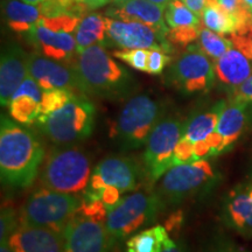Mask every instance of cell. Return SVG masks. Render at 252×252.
<instances>
[{"mask_svg":"<svg viewBox=\"0 0 252 252\" xmlns=\"http://www.w3.org/2000/svg\"><path fill=\"white\" fill-rule=\"evenodd\" d=\"M45 150L39 138L24 125L1 116L0 175L2 184L25 188L35 180Z\"/></svg>","mask_w":252,"mask_h":252,"instance_id":"6da1fadb","label":"cell"},{"mask_svg":"<svg viewBox=\"0 0 252 252\" xmlns=\"http://www.w3.org/2000/svg\"><path fill=\"white\" fill-rule=\"evenodd\" d=\"M83 94L119 100L137 90V82L127 69L116 61L104 46L96 45L82 50L74 62Z\"/></svg>","mask_w":252,"mask_h":252,"instance_id":"7a4b0ae2","label":"cell"},{"mask_svg":"<svg viewBox=\"0 0 252 252\" xmlns=\"http://www.w3.org/2000/svg\"><path fill=\"white\" fill-rule=\"evenodd\" d=\"M166 105L149 94L130 97L119 111L111 137L122 151H133L146 145L151 132L166 117Z\"/></svg>","mask_w":252,"mask_h":252,"instance_id":"3957f363","label":"cell"},{"mask_svg":"<svg viewBox=\"0 0 252 252\" xmlns=\"http://www.w3.org/2000/svg\"><path fill=\"white\" fill-rule=\"evenodd\" d=\"M96 108L84 96L75 94L55 111L42 115L35 124L58 146H69L89 138L94 127Z\"/></svg>","mask_w":252,"mask_h":252,"instance_id":"277c9868","label":"cell"},{"mask_svg":"<svg viewBox=\"0 0 252 252\" xmlns=\"http://www.w3.org/2000/svg\"><path fill=\"white\" fill-rule=\"evenodd\" d=\"M225 104L224 99L219 100L210 108L195 112L186 119L175 150L174 165L222 154V143L216 133V127Z\"/></svg>","mask_w":252,"mask_h":252,"instance_id":"5b68a950","label":"cell"},{"mask_svg":"<svg viewBox=\"0 0 252 252\" xmlns=\"http://www.w3.org/2000/svg\"><path fill=\"white\" fill-rule=\"evenodd\" d=\"M88 154L72 145L53 150L47 158L41 173V184L45 188L60 193H84L91 178Z\"/></svg>","mask_w":252,"mask_h":252,"instance_id":"8992f818","label":"cell"},{"mask_svg":"<svg viewBox=\"0 0 252 252\" xmlns=\"http://www.w3.org/2000/svg\"><path fill=\"white\" fill-rule=\"evenodd\" d=\"M163 208L165 204L156 191H135L122 197L109 210L105 219V228L112 247L144 226L153 224Z\"/></svg>","mask_w":252,"mask_h":252,"instance_id":"52a82bcc","label":"cell"},{"mask_svg":"<svg viewBox=\"0 0 252 252\" xmlns=\"http://www.w3.org/2000/svg\"><path fill=\"white\" fill-rule=\"evenodd\" d=\"M217 180L213 163L208 159L174 165L157 182L156 193L167 206H176L212 187Z\"/></svg>","mask_w":252,"mask_h":252,"instance_id":"ba28073f","label":"cell"},{"mask_svg":"<svg viewBox=\"0 0 252 252\" xmlns=\"http://www.w3.org/2000/svg\"><path fill=\"white\" fill-rule=\"evenodd\" d=\"M165 82L184 96L207 94L215 86V67L200 46L190 45L171 63Z\"/></svg>","mask_w":252,"mask_h":252,"instance_id":"9c48e42d","label":"cell"},{"mask_svg":"<svg viewBox=\"0 0 252 252\" xmlns=\"http://www.w3.org/2000/svg\"><path fill=\"white\" fill-rule=\"evenodd\" d=\"M82 204L76 194L42 189L31 195L21 209L20 223L43 226L63 234L72 216Z\"/></svg>","mask_w":252,"mask_h":252,"instance_id":"30bf717a","label":"cell"},{"mask_svg":"<svg viewBox=\"0 0 252 252\" xmlns=\"http://www.w3.org/2000/svg\"><path fill=\"white\" fill-rule=\"evenodd\" d=\"M184 123L180 118L166 116L151 132L145 145L143 162L147 179L157 184L174 166L175 150L180 141Z\"/></svg>","mask_w":252,"mask_h":252,"instance_id":"8fae6325","label":"cell"},{"mask_svg":"<svg viewBox=\"0 0 252 252\" xmlns=\"http://www.w3.org/2000/svg\"><path fill=\"white\" fill-rule=\"evenodd\" d=\"M109 46L121 49H159L171 54L172 45L162 31L135 21L106 17Z\"/></svg>","mask_w":252,"mask_h":252,"instance_id":"7c38bea8","label":"cell"},{"mask_svg":"<svg viewBox=\"0 0 252 252\" xmlns=\"http://www.w3.org/2000/svg\"><path fill=\"white\" fill-rule=\"evenodd\" d=\"M64 252H109L112 248L105 220L80 209L65 226Z\"/></svg>","mask_w":252,"mask_h":252,"instance_id":"4fadbf2b","label":"cell"},{"mask_svg":"<svg viewBox=\"0 0 252 252\" xmlns=\"http://www.w3.org/2000/svg\"><path fill=\"white\" fill-rule=\"evenodd\" d=\"M140 167L128 157H108L93 169L89 190L112 188L121 194L128 193L138 187Z\"/></svg>","mask_w":252,"mask_h":252,"instance_id":"5bb4252c","label":"cell"},{"mask_svg":"<svg viewBox=\"0 0 252 252\" xmlns=\"http://www.w3.org/2000/svg\"><path fill=\"white\" fill-rule=\"evenodd\" d=\"M28 74L42 90L67 89L81 93L80 78L74 65L46 58L34 52L28 56Z\"/></svg>","mask_w":252,"mask_h":252,"instance_id":"9a60e30c","label":"cell"},{"mask_svg":"<svg viewBox=\"0 0 252 252\" xmlns=\"http://www.w3.org/2000/svg\"><path fill=\"white\" fill-rule=\"evenodd\" d=\"M27 39L37 53L69 64L78 54L75 33L49 28L40 23L27 33Z\"/></svg>","mask_w":252,"mask_h":252,"instance_id":"2e32d148","label":"cell"},{"mask_svg":"<svg viewBox=\"0 0 252 252\" xmlns=\"http://www.w3.org/2000/svg\"><path fill=\"white\" fill-rule=\"evenodd\" d=\"M166 37L172 46L187 48L198 39L203 26L202 19L188 8L181 0H173L165 9Z\"/></svg>","mask_w":252,"mask_h":252,"instance_id":"e0dca14e","label":"cell"},{"mask_svg":"<svg viewBox=\"0 0 252 252\" xmlns=\"http://www.w3.org/2000/svg\"><path fill=\"white\" fill-rule=\"evenodd\" d=\"M7 241L13 252H64V235L43 226L20 223Z\"/></svg>","mask_w":252,"mask_h":252,"instance_id":"ac0fdd59","label":"cell"},{"mask_svg":"<svg viewBox=\"0 0 252 252\" xmlns=\"http://www.w3.org/2000/svg\"><path fill=\"white\" fill-rule=\"evenodd\" d=\"M28 56L17 43L6 46L0 60V103L8 106L13 94L28 75Z\"/></svg>","mask_w":252,"mask_h":252,"instance_id":"d6986e66","label":"cell"},{"mask_svg":"<svg viewBox=\"0 0 252 252\" xmlns=\"http://www.w3.org/2000/svg\"><path fill=\"white\" fill-rule=\"evenodd\" d=\"M224 223L238 234L252 236V181L232 189L222 207Z\"/></svg>","mask_w":252,"mask_h":252,"instance_id":"ffe728a7","label":"cell"},{"mask_svg":"<svg viewBox=\"0 0 252 252\" xmlns=\"http://www.w3.org/2000/svg\"><path fill=\"white\" fill-rule=\"evenodd\" d=\"M43 90L33 77L25 78L13 94L8 104L11 118L21 125H30L37 121L41 115Z\"/></svg>","mask_w":252,"mask_h":252,"instance_id":"44dd1931","label":"cell"},{"mask_svg":"<svg viewBox=\"0 0 252 252\" xmlns=\"http://www.w3.org/2000/svg\"><path fill=\"white\" fill-rule=\"evenodd\" d=\"M249 104L231 97L226 102L217 123L216 133L222 143V153L226 152L237 143L247 127Z\"/></svg>","mask_w":252,"mask_h":252,"instance_id":"7402d4cb","label":"cell"},{"mask_svg":"<svg viewBox=\"0 0 252 252\" xmlns=\"http://www.w3.org/2000/svg\"><path fill=\"white\" fill-rule=\"evenodd\" d=\"M214 67L216 81L231 94L252 75V61L236 47L216 60Z\"/></svg>","mask_w":252,"mask_h":252,"instance_id":"603a6c76","label":"cell"},{"mask_svg":"<svg viewBox=\"0 0 252 252\" xmlns=\"http://www.w3.org/2000/svg\"><path fill=\"white\" fill-rule=\"evenodd\" d=\"M161 6L149 0H130L122 6H113L105 12L106 17L123 21H135L167 33L165 12Z\"/></svg>","mask_w":252,"mask_h":252,"instance_id":"cb8c5ba5","label":"cell"},{"mask_svg":"<svg viewBox=\"0 0 252 252\" xmlns=\"http://www.w3.org/2000/svg\"><path fill=\"white\" fill-rule=\"evenodd\" d=\"M2 14L9 30L15 33H28L42 19L40 5H31L20 0H4Z\"/></svg>","mask_w":252,"mask_h":252,"instance_id":"d4e9b609","label":"cell"},{"mask_svg":"<svg viewBox=\"0 0 252 252\" xmlns=\"http://www.w3.org/2000/svg\"><path fill=\"white\" fill-rule=\"evenodd\" d=\"M78 53L91 46H109L106 18L99 13H88L81 18L75 31Z\"/></svg>","mask_w":252,"mask_h":252,"instance_id":"484cf974","label":"cell"},{"mask_svg":"<svg viewBox=\"0 0 252 252\" xmlns=\"http://www.w3.org/2000/svg\"><path fill=\"white\" fill-rule=\"evenodd\" d=\"M201 19H202L204 27L220 35H225V34L232 35L242 30V25L237 19L228 13L219 4L206 6Z\"/></svg>","mask_w":252,"mask_h":252,"instance_id":"4316f807","label":"cell"},{"mask_svg":"<svg viewBox=\"0 0 252 252\" xmlns=\"http://www.w3.org/2000/svg\"><path fill=\"white\" fill-rule=\"evenodd\" d=\"M167 234V229L161 225L144 229L127 239L126 250L127 252H161Z\"/></svg>","mask_w":252,"mask_h":252,"instance_id":"83f0119b","label":"cell"},{"mask_svg":"<svg viewBox=\"0 0 252 252\" xmlns=\"http://www.w3.org/2000/svg\"><path fill=\"white\" fill-rule=\"evenodd\" d=\"M197 41V45L200 46V48L214 61L222 58L226 52L234 48V43H232L231 39H226L225 36L208 30L207 27H204V25L201 28Z\"/></svg>","mask_w":252,"mask_h":252,"instance_id":"f1b7e54d","label":"cell"},{"mask_svg":"<svg viewBox=\"0 0 252 252\" xmlns=\"http://www.w3.org/2000/svg\"><path fill=\"white\" fill-rule=\"evenodd\" d=\"M74 96H75L74 91L67 90V89L43 90L40 116L48 115V113L60 109Z\"/></svg>","mask_w":252,"mask_h":252,"instance_id":"f546056e","label":"cell"},{"mask_svg":"<svg viewBox=\"0 0 252 252\" xmlns=\"http://www.w3.org/2000/svg\"><path fill=\"white\" fill-rule=\"evenodd\" d=\"M149 52L150 49H122L113 52V56L135 70L147 72Z\"/></svg>","mask_w":252,"mask_h":252,"instance_id":"4dcf8cb0","label":"cell"},{"mask_svg":"<svg viewBox=\"0 0 252 252\" xmlns=\"http://www.w3.org/2000/svg\"><path fill=\"white\" fill-rule=\"evenodd\" d=\"M171 62L172 59L168 53L159 49H150L149 62H147V74L161 75Z\"/></svg>","mask_w":252,"mask_h":252,"instance_id":"1f68e13d","label":"cell"},{"mask_svg":"<svg viewBox=\"0 0 252 252\" xmlns=\"http://www.w3.org/2000/svg\"><path fill=\"white\" fill-rule=\"evenodd\" d=\"M19 226L15 212L12 208H2L0 215V242L7 241Z\"/></svg>","mask_w":252,"mask_h":252,"instance_id":"d6a6232c","label":"cell"},{"mask_svg":"<svg viewBox=\"0 0 252 252\" xmlns=\"http://www.w3.org/2000/svg\"><path fill=\"white\" fill-rule=\"evenodd\" d=\"M234 47L243 52L252 61V26L241 33H235L231 35Z\"/></svg>","mask_w":252,"mask_h":252,"instance_id":"836d02e7","label":"cell"},{"mask_svg":"<svg viewBox=\"0 0 252 252\" xmlns=\"http://www.w3.org/2000/svg\"><path fill=\"white\" fill-rule=\"evenodd\" d=\"M231 97L244 100L249 105H252V75L231 94Z\"/></svg>","mask_w":252,"mask_h":252,"instance_id":"e575fe53","label":"cell"},{"mask_svg":"<svg viewBox=\"0 0 252 252\" xmlns=\"http://www.w3.org/2000/svg\"><path fill=\"white\" fill-rule=\"evenodd\" d=\"M59 1L64 7H67L71 14L78 15V17H81V14H83L86 12V8H88L83 0H59Z\"/></svg>","mask_w":252,"mask_h":252,"instance_id":"d590c367","label":"cell"},{"mask_svg":"<svg viewBox=\"0 0 252 252\" xmlns=\"http://www.w3.org/2000/svg\"><path fill=\"white\" fill-rule=\"evenodd\" d=\"M181 1L198 17H202L203 9L206 7V0H181Z\"/></svg>","mask_w":252,"mask_h":252,"instance_id":"8d00e7d4","label":"cell"},{"mask_svg":"<svg viewBox=\"0 0 252 252\" xmlns=\"http://www.w3.org/2000/svg\"><path fill=\"white\" fill-rule=\"evenodd\" d=\"M161 252H185V250L182 249V247H180V245L176 244L175 242L169 237V235L167 234L165 236V239H163Z\"/></svg>","mask_w":252,"mask_h":252,"instance_id":"74e56055","label":"cell"},{"mask_svg":"<svg viewBox=\"0 0 252 252\" xmlns=\"http://www.w3.org/2000/svg\"><path fill=\"white\" fill-rule=\"evenodd\" d=\"M209 252H247L244 249L237 247V245L231 243H220L213 248Z\"/></svg>","mask_w":252,"mask_h":252,"instance_id":"f35d334b","label":"cell"},{"mask_svg":"<svg viewBox=\"0 0 252 252\" xmlns=\"http://www.w3.org/2000/svg\"><path fill=\"white\" fill-rule=\"evenodd\" d=\"M110 1H112V0H83V2L87 5V7L90 9L103 7V6L109 4Z\"/></svg>","mask_w":252,"mask_h":252,"instance_id":"ab89813d","label":"cell"},{"mask_svg":"<svg viewBox=\"0 0 252 252\" xmlns=\"http://www.w3.org/2000/svg\"><path fill=\"white\" fill-rule=\"evenodd\" d=\"M149 1L153 2V4H157V5L161 6V7H163V8L166 9L167 6L171 4L173 0H149Z\"/></svg>","mask_w":252,"mask_h":252,"instance_id":"60d3db41","label":"cell"},{"mask_svg":"<svg viewBox=\"0 0 252 252\" xmlns=\"http://www.w3.org/2000/svg\"><path fill=\"white\" fill-rule=\"evenodd\" d=\"M0 252H13L11 247H9L8 241L1 242V245H0Z\"/></svg>","mask_w":252,"mask_h":252,"instance_id":"b9f144b4","label":"cell"},{"mask_svg":"<svg viewBox=\"0 0 252 252\" xmlns=\"http://www.w3.org/2000/svg\"><path fill=\"white\" fill-rule=\"evenodd\" d=\"M23 1L27 2V4H31V5H41V4H43V2L48 1V0H23Z\"/></svg>","mask_w":252,"mask_h":252,"instance_id":"7bdbcfd3","label":"cell"},{"mask_svg":"<svg viewBox=\"0 0 252 252\" xmlns=\"http://www.w3.org/2000/svg\"><path fill=\"white\" fill-rule=\"evenodd\" d=\"M127 1H130V0H112V4L113 6H122L126 4Z\"/></svg>","mask_w":252,"mask_h":252,"instance_id":"ee69618b","label":"cell"},{"mask_svg":"<svg viewBox=\"0 0 252 252\" xmlns=\"http://www.w3.org/2000/svg\"><path fill=\"white\" fill-rule=\"evenodd\" d=\"M244 1H245V4L249 6V8H250L251 12H252V0H244Z\"/></svg>","mask_w":252,"mask_h":252,"instance_id":"f6af8a7d","label":"cell"}]
</instances>
